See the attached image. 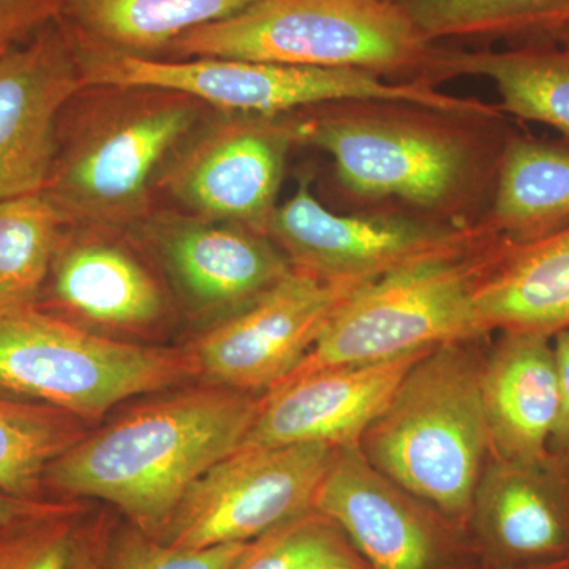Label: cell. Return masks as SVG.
Here are the masks:
<instances>
[{"instance_id":"1","label":"cell","mask_w":569,"mask_h":569,"mask_svg":"<svg viewBox=\"0 0 569 569\" xmlns=\"http://www.w3.org/2000/svg\"><path fill=\"white\" fill-rule=\"evenodd\" d=\"M298 146L331 156L340 189L433 222L471 227L488 212L508 116L343 100L296 112Z\"/></svg>"},{"instance_id":"2","label":"cell","mask_w":569,"mask_h":569,"mask_svg":"<svg viewBox=\"0 0 569 569\" xmlns=\"http://www.w3.org/2000/svg\"><path fill=\"white\" fill-rule=\"evenodd\" d=\"M261 402L209 385L133 408L56 459L44 488L108 501L157 539L194 482L238 451Z\"/></svg>"},{"instance_id":"3","label":"cell","mask_w":569,"mask_h":569,"mask_svg":"<svg viewBox=\"0 0 569 569\" xmlns=\"http://www.w3.org/2000/svg\"><path fill=\"white\" fill-rule=\"evenodd\" d=\"M89 89L63 111L41 193L67 224L137 227L151 216L152 190L208 107L164 89Z\"/></svg>"},{"instance_id":"4","label":"cell","mask_w":569,"mask_h":569,"mask_svg":"<svg viewBox=\"0 0 569 569\" xmlns=\"http://www.w3.org/2000/svg\"><path fill=\"white\" fill-rule=\"evenodd\" d=\"M477 343L422 355L358 443L381 475L467 530L490 458Z\"/></svg>"},{"instance_id":"5","label":"cell","mask_w":569,"mask_h":569,"mask_svg":"<svg viewBox=\"0 0 569 569\" xmlns=\"http://www.w3.org/2000/svg\"><path fill=\"white\" fill-rule=\"evenodd\" d=\"M443 52L397 2L254 0L227 20L186 33L168 54L361 70L438 88Z\"/></svg>"},{"instance_id":"6","label":"cell","mask_w":569,"mask_h":569,"mask_svg":"<svg viewBox=\"0 0 569 569\" xmlns=\"http://www.w3.org/2000/svg\"><path fill=\"white\" fill-rule=\"evenodd\" d=\"M511 246L498 236L467 252L427 258L359 284L288 378L482 339L489 331L479 317L478 288Z\"/></svg>"},{"instance_id":"7","label":"cell","mask_w":569,"mask_h":569,"mask_svg":"<svg viewBox=\"0 0 569 569\" xmlns=\"http://www.w3.org/2000/svg\"><path fill=\"white\" fill-rule=\"evenodd\" d=\"M86 88H153L193 97L220 112L291 114L343 100H397L489 114L496 103L451 96L421 82H395L350 69H316L239 59L140 58L104 50L77 36Z\"/></svg>"},{"instance_id":"8","label":"cell","mask_w":569,"mask_h":569,"mask_svg":"<svg viewBox=\"0 0 569 569\" xmlns=\"http://www.w3.org/2000/svg\"><path fill=\"white\" fill-rule=\"evenodd\" d=\"M192 356L92 335L39 306L0 312V391L78 419L181 383Z\"/></svg>"},{"instance_id":"9","label":"cell","mask_w":569,"mask_h":569,"mask_svg":"<svg viewBox=\"0 0 569 569\" xmlns=\"http://www.w3.org/2000/svg\"><path fill=\"white\" fill-rule=\"evenodd\" d=\"M268 238L290 264L326 282L367 283L427 258L467 252L498 238L485 224L433 222L395 208L337 213L326 209L301 176L277 206Z\"/></svg>"},{"instance_id":"10","label":"cell","mask_w":569,"mask_h":569,"mask_svg":"<svg viewBox=\"0 0 569 569\" xmlns=\"http://www.w3.org/2000/svg\"><path fill=\"white\" fill-rule=\"evenodd\" d=\"M335 452L321 443L238 449L194 482L157 539L203 549L264 537L313 511Z\"/></svg>"},{"instance_id":"11","label":"cell","mask_w":569,"mask_h":569,"mask_svg":"<svg viewBox=\"0 0 569 569\" xmlns=\"http://www.w3.org/2000/svg\"><path fill=\"white\" fill-rule=\"evenodd\" d=\"M295 146L296 112H220L183 142L157 187L187 213L268 236Z\"/></svg>"},{"instance_id":"12","label":"cell","mask_w":569,"mask_h":569,"mask_svg":"<svg viewBox=\"0 0 569 569\" xmlns=\"http://www.w3.org/2000/svg\"><path fill=\"white\" fill-rule=\"evenodd\" d=\"M313 511L372 569H479L468 530L381 475L358 443L336 448Z\"/></svg>"},{"instance_id":"13","label":"cell","mask_w":569,"mask_h":569,"mask_svg":"<svg viewBox=\"0 0 569 569\" xmlns=\"http://www.w3.org/2000/svg\"><path fill=\"white\" fill-rule=\"evenodd\" d=\"M362 283L326 282L291 269L252 305L217 321L193 346L209 385L268 392L305 361L337 307Z\"/></svg>"},{"instance_id":"14","label":"cell","mask_w":569,"mask_h":569,"mask_svg":"<svg viewBox=\"0 0 569 569\" xmlns=\"http://www.w3.org/2000/svg\"><path fill=\"white\" fill-rule=\"evenodd\" d=\"M84 89L80 44L62 18L0 54V200L43 192L59 122Z\"/></svg>"},{"instance_id":"15","label":"cell","mask_w":569,"mask_h":569,"mask_svg":"<svg viewBox=\"0 0 569 569\" xmlns=\"http://www.w3.org/2000/svg\"><path fill=\"white\" fill-rule=\"evenodd\" d=\"M138 224L183 301L204 316H233L293 269L268 236L238 224L187 212Z\"/></svg>"},{"instance_id":"16","label":"cell","mask_w":569,"mask_h":569,"mask_svg":"<svg viewBox=\"0 0 569 569\" xmlns=\"http://www.w3.org/2000/svg\"><path fill=\"white\" fill-rule=\"evenodd\" d=\"M468 533L479 569L569 560V455L516 462L490 456Z\"/></svg>"},{"instance_id":"17","label":"cell","mask_w":569,"mask_h":569,"mask_svg":"<svg viewBox=\"0 0 569 569\" xmlns=\"http://www.w3.org/2000/svg\"><path fill=\"white\" fill-rule=\"evenodd\" d=\"M425 353L323 367L288 378L263 395L258 417L239 449L359 443L410 367Z\"/></svg>"},{"instance_id":"18","label":"cell","mask_w":569,"mask_h":569,"mask_svg":"<svg viewBox=\"0 0 569 569\" xmlns=\"http://www.w3.org/2000/svg\"><path fill=\"white\" fill-rule=\"evenodd\" d=\"M111 227L67 224L50 277L56 305L112 328H148L162 320L164 296L144 263Z\"/></svg>"},{"instance_id":"19","label":"cell","mask_w":569,"mask_h":569,"mask_svg":"<svg viewBox=\"0 0 569 569\" xmlns=\"http://www.w3.org/2000/svg\"><path fill=\"white\" fill-rule=\"evenodd\" d=\"M550 337L501 331L482 369V400L490 456L530 462L549 452L559 415V388Z\"/></svg>"},{"instance_id":"20","label":"cell","mask_w":569,"mask_h":569,"mask_svg":"<svg viewBox=\"0 0 569 569\" xmlns=\"http://www.w3.org/2000/svg\"><path fill=\"white\" fill-rule=\"evenodd\" d=\"M488 331L556 336L569 329V224L537 241L512 244L479 284Z\"/></svg>"},{"instance_id":"21","label":"cell","mask_w":569,"mask_h":569,"mask_svg":"<svg viewBox=\"0 0 569 569\" xmlns=\"http://www.w3.org/2000/svg\"><path fill=\"white\" fill-rule=\"evenodd\" d=\"M481 223L512 244L537 241L568 227V149L560 141L512 133Z\"/></svg>"},{"instance_id":"22","label":"cell","mask_w":569,"mask_h":569,"mask_svg":"<svg viewBox=\"0 0 569 569\" xmlns=\"http://www.w3.org/2000/svg\"><path fill=\"white\" fill-rule=\"evenodd\" d=\"M459 77L492 81L501 112L557 130L569 151V51L565 48L553 43L503 51L445 48L441 80Z\"/></svg>"},{"instance_id":"23","label":"cell","mask_w":569,"mask_h":569,"mask_svg":"<svg viewBox=\"0 0 569 569\" xmlns=\"http://www.w3.org/2000/svg\"><path fill=\"white\" fill-rule=\"evenodd\" d=\"M254 0H67L62 20L81 40L156 58L186 33L227 20Z\"/></svg>"},{"instance_id":"24","label":"cell","mask_w":569,"mask_h":569,"mask_svg":"<svg viewBox=\"0 0 569 569\" xmlns=\"http://www.w3.org/2000/svg\"><path fill=\"white\" fill-rule=\"evenodd\" d=\"M426 40L552 43L569 26V0H396Z\"/></svg>"},{"instance_id":"25","label":"cell","mask_w":569,"mask_h":569,"mask_svg":"<svg viewBox=\"0 0 569 569\" xmlns=\"http://www.w3.org/2000/svg\"><path fill=\"white\" fill-rule=\"evenodd\" d=\"M66 227L43 193L0 200V312L39 306Z\"/></svg>"},{"instance_id":"26","label":"cell","mask_w":569,"mask_h":569,"mask_svg":"<svg viewBox=\"0 0 569 569\" xmlns=\"http://www.w3.org/2000/svg\"><path fill=\"white\" fill-rule=\"evenodd\" d=\"M84 436L67 411L0 397V492L43 500L48 467Z\"/></svg>"},{"instance_id":"27","label":"cell","mask_w":569,"mask_h":569,"mask_svg":"<svg viewBox=\"0 0 569 569\" xmlns=\"http://www.w3.org/2000/svg\"><path fill=\"white\" fill-rule=\"evenodd\" d=\"M342 530L317 511L250 542L234 569H299L332 545Z\"/></svg>"},{"instance_id":"28","label":"cell","mask_w":569,"mask_h":569,"mask_svg":"<svg viewBox=\"0 0 569 569\" xmlns=\"http://www.w3.org/2000/svg\"><path fill=\"white\" fill-rule=\"evenodd\" d=\"M250 542L179 549L138 529L127 530L111 549L107 569H234Z\"/></svg>"},{"instance_id":"29","label":"cell","mask_w":569,"mask_h":569,"mask_svg":"<svg viewBox=\"0 0 569 569\" xmlns=\"http://www.w3.org/2000/svg\"><path fill=\"white\" fill-rule=\"evenodd\" d=\"M78 530L74 512L2 531L0 569H69Z\"/></svg>"},{"instance_id":"30","label":"cell","mask_w":569,"mask_h":569,"mask_svg":"<svg viewBox=\"0 0 569 569\" xmlns=\"http://www.w3.org/2000/svg\"><path fill=\"white\" fill-rule=\"evenodd\" d=\"M67 0H0V51L26 43L62 17Z\"/></svg>"},{"instance_id":"31","label":"cell","mask_w":569,"mask_h":569,"mask_svg":"<svg viewBox=\"0 0 569 569\" xmlns=\"http://www.w3.org/2000/svg\"><path fill=\"white\" fill-rule=\"evenodd\" d=\"M557 388H559V415L550 437L549 451L569 455V329L556 335Z\"/></svg>"},{"instance_id":"32","label":"cell","mask_w":569,"mask_h":569,"mask_svg":"<svg viewBox=\"0 0 569 569\" xmlns=\"http://www.w3.org/2000/svg\"><path fill=\"white\" fill-rule=\"evenodd\" d=\"M74 512L69 505L47 500H29L0 492V530L11 529L21 523Z\"/></svg>"},{"instance_id":"33","label":"cell","mask_w":569,"mask_h":569,"mask_svg":"<svg viewBox=\"0 0 569 569\" xmlns=\"http://www.w3.org/2000/svg\"><path fill=\"white\" fill-rule=\"evenodd\" d=\"M299 569H372L365 560V557L355 549L348 541L346 535H340L323 552L318 553L316 559L307 561L305 567Z\"/></svg>"},{"instance_id":"34","label":"cell","mask_w":569,"mask_h":569,"mask_svg":"<svg viewBox=\"0 0 569 569\" xmlns=\"http://www.w3.org/2000/svg\"><path fill=\"white\" fill-rule=\"evenodd\" d=\"M104 545L99 531H78L69 569H107Z\"/></svg>"},{"instance_id":"35","label":"cell","mask_w":569,"mask_h":569,"mask_svg":"<svg viewBox=\"0 0 569 569\" xmlns=\"http://www.w3.org/2000/svg\"><path fill=\"white\" fill-rule=\"evenodd\" d=\"M500 569H569V560L552 561V563L526 565V567H512Z\"/></svg>"},{"instance_id":"36","label":"cell","mask_w":569,"mask_h":569,"mask_svg":"<svg viewBox=\"0 0 569 569\" xmlns=\"http://www.w3.org/2000/svg\"><path fill=\"white\" fill-rule=\"evenodd\" d=\"M552 43L559 44V47L569 51V26L568 28H565L563 31L557 33L556 39L552 40Z\"/></svg>"},{"instance_id":"37","label":"cell","mask_w":569,"mask_h":569,"mask_svg":"<svg viewBox=\"0 0 569 569\" xmlns=\"http://www.w3.org/2000/svg\"><path fill=\"white\" fill-rule=\"evenodd\" d=\"M387 2H396V0H387Z\"/></svg>"},{"instance_id":"38","label":"cell","mask_w":569,"mask_h":569,"mask_svg":"<svg viewBox=\"0 0 569 569\" xmlns=\"http://www.w3.org/2000/svg\"><path fill=\"white\" fill-rule=\"evenodd\" d=\"M2 531H3V530H0V537H2Z\"/></svg>"},{"instance_id":"39","label":"cell","mask_w":569,"mask_h":569,"mask_svg":"<svg viewBox=\"0 0 569 569\" xmlns=\"http://www.w3.org/2000/svg\"><path fill=\"white\" fill-rule=\"evenodd\" d=\"M3 51H0V54H2Z\"/></svg>"}]
</instances>
